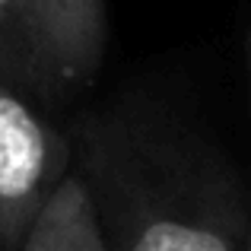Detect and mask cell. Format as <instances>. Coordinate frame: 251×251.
Segmentation results:
<instances>
[{"label": "cell", "instance_id": "obj_1", "mask_svg": "<svg viewBox=\"0 0 251 251\" xmlns=\"http://www.w3.org/2000/svg\"><path fill=\"white\" fill-rule=\"evenodd\" d=\"M67 140L108 251H242V178L188 121L143 96L118 99L76 118Z\"/></svg>", "mask_w": 251, "mask_h": 251}, {"label": "cell", "instance_id": "obj_2", "mask_svg": "<svg viewBox=\"0 0 251 251\" xmlns=\"http://www.w3.org/2000/svg\"><path fill=\"white\" fill-rule=\"evenodd\" d=\"M70 169V140L0 76V251L19 248L32 216Z\"/></svg>", "mask_w": 251, "mask_h": 251}, {"label": "cell", "instance_id": "obj_3", "mask_svg": "<svg viewBox=\"0 0 251 251\" xmlns=\"http://www.w3.org/2000/svg\"><path fill=\"white\" fill-rule=\"evenodd\" d=\"M42 96L86 86L105 54V0H29Z\"/></svg>", "mask_w": 251, "mask_h": 251}, {"label": "cell", "instance_id": "obj_4", "mask_svg": "<svg viewBox=\"0 0 251 251\" xmlns=\"http://www.w3.org/2000/svg\"><path fill=\"white\" fill-rule=\"evenodd\" d=\"M16 251H108L96 201L76 169L61 178L32 216Z\"/></svg>", "mask_w": 251, "mask_h": 251}, {"label": "cell", "instance_id": "obj_5", "mask_svg": "<svg viewBox=\"0 0 251 251\" xmlns=\"http://www.w3.org/2000/svg\"><path fill=\"white\" fill-rule=\"evenodd\" d=\"M0 76L19 92H42L29 0H0Z\"/></svg>", "mask_w": 251, "mask_h": 251}, {"label": "cell", "instance_id": "obj_6", "mask_svg": "<svg viewBox=\"0 0 251 251\" xmlns=\"http://www.w3.org/2000/svg\"><path fill=\"white\" fill-rule=\"evenodd\" d=\"M245 64H248V80H251V32L245 35Z\"/></svg>", "mask_w": 251, "mask_h": 251}, {"label": "cell", "instance_id": "obj_7", "mask_svg": "<svg viewBox=\"0 0 251 251\" xmlns=\"http://www.w3.org/2000/svg\"><path fill=\"white\" fill-rule=\"evenodd\" d=\"M242 251H251V216H248V232H245V242H242Z\"/></svg>", "mask_w": 251, "mask_h": 251}]
</instances>
